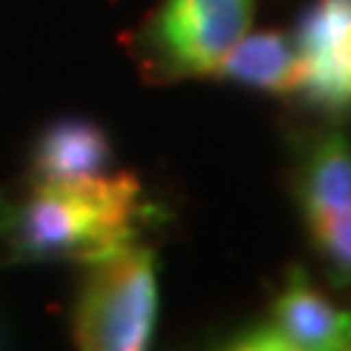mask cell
Wrapping results in <instances>:
<instances>
[{
	"mask_svg": "<svg viewBox=\"0 0 351 351\" xmlns=\"http://www.w3.org/2000/svg\"><path fill=\"white\" fill-rule=\"evenodd\" d=\"M141 179L94 176L73 184H32L6 217L3 232L18 261H91L135 240Z\"/></svg>",
	"mask_w": 351,
	"mask_h": 351,
	"instance_id": "1",
	"label": "cell"
},
{
	"mask_svg": "<svg viewBox=\"0 0 351 351\" xmlns=\"http://www.w3.org/2000/svg\"><path fill=\"white\" fill-rule=\"evenodd\" d=\"M158 322L156 252L123 243L85 261L71 307L73 343L85 351H141Z\"/></svg>",
	"mask_w": 351,
	"mask_h": 351,
	"instance_id": "2",
	"label": "cell"
},
{
	"mask_svg": "<svg viewBox=\"0 0 351 351\" xmlns=\"http://www.w3.org/2000/svg\"><path fill=\"white\" fill-rule=\"evenodd\" d=\"M258 0H161L132 36V56L149 82L214 76L249 32Z\"/></svg>",
	"mask_w": 351,
	"mask_h": 351,
	"instance_id": "3",
	"label": "cell"
},
{
	"mask_svg": "<svg viewBox=\"0 0 351 351\" xmlns=\"http://www.w3.org/2000/svg\"><path fill=\"white\" fill-rule=\"evenodd\" d=\"M226 346L240 351H351V311L316 287L302 263H290L267 313L237 328Z\"/></svg>",
	"mask_w": 351,
	"mask_h": 351,
	"instance_id": "4",
	"label": "cell"
},
{
	"mask_svg": "<svg viewBox=\"0 0 351 351\" xmlns=\"http://www.w3.org/2000/svg\"><path fill=\"white\" fill-rule=\"evenodd\" d=\"M299 82L295 100L328 117L351 112V9L313 0L295 24Z\"/></svg>",
	"mask_w": 351,
	"mask_h": 351,
	"instance_id": "5",
	"label": "cell"
},
{
	"mask_svg": "<svg viewBox=\"0 0 351 351\" xmlns=\"http://www.w3.org/2000/svg\"><path fill=\"white\" fill-rule=\"evenodd\" d=\"M114 158L108 132L88 117H59L41 129L29 156L32 184H73L103 176Z\"/></svg>",
	"mask_w": 351,
	"mask_h": 351,
	"instance_id": "6",
	"label": "cell"
},
{
	"mask_svg": "<svg viewBox=\"0 0 351 351\" xmlns=\"http://www.w3.org/2000/svg\"><path fill=\"white\" fill-rule=\"evenodd\" d=\"M214 80L234 82L269 97H295L299 53L293 36L281 29L246 32L217 64Z\"/></svg>",
	"mask_w": 351,
	"mask_h": 351,
	"instance_id": "7",
	"label": "cell"
},
{
	"mask_svg": "<svg viewBox=\"0 0 351 351\" xmlns=\"http://www.w3.org/2000/svg\"><path fill=\"white\" fill-rule=\"evenodd\" d=\"M295 199L302 217L351 208V141L328 129L304 149L295 173Z\"/></svg>",
	"mask_w": 351,
	"mask_h": 351,
	"instance_id": "8",
	"label": "cell"
},
{
	"mask_svg": "<svg viewBox=\"0 0 351 351\" xmlns=\"http://www.w3.org/2000/svg\"><path fill=\"white\" fill-rule=\"evenodd\" d=\"M304 228L319 255L328 281L337 290H351V208L328 214H307Z\"/></svg>",
	"mask_w": 351,
	"mask_h": 351,
	"instance_id": "9",
	"label": "cell"
}]
</instances>
